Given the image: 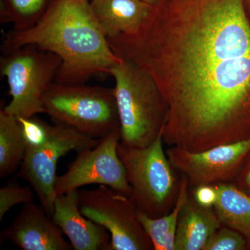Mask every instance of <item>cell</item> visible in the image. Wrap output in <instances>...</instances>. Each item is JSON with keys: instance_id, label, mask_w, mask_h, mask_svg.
I'll use <instances>...</instances> for the list:
<instances>
[{"instance_id": "obj_15", "label": "cell", "mask_w": 250, "mask_h": 250, "mask_svg": "<svg viewBox=\"0 0 250 250\" xmlns=\"http://www.w3.org/2000/svg\"><path fill=\"white\" fill-rule=\"evenodd\" d=\"M215 186L218 198L213 208L220 223L246 237L250 247V195L229 182Z\"/></svg>"}, {"instance_id": "obj_14", "label": "cell", "mask_w": 250, "mask_h": 250, "mask_svg": "<svg viewBox=\"0 0 250 250\" xmlns=\"http://www.w3.org/2000/svg\"><path fill=\"white\" fill-rule=\"evenodd\" d=\"M221 226L213 207L198 205L190 192L179 214L175 250H204L210 237Z\"/></svg>"}, {"instance_id": "obj_18", "label": "cell", "mask_w": 250, "mask_h": 250, "mask_svg": "<svg viewBox=\"0 0 250 250\" xmlns=\"http://www.w3.org/2000/svg\"><path fill=\"white\" fill-rule=\"evenodd\" d=\"M52 1L5 0L1 10V21L12 23L13 30H25L34 26L41 19Z\"/></svg>"}, {"instance_id": "obj_6", "label": "cell", "mask_w": 250, "mask_h": 250, "mask_svg": "<svg viewBox=\"0 0 250 250\" xmlns=\"http://www.w3.org/2000/svg\"><path fill=\"white\" fill-rule=\"evenodd\" d=\"M62 59L34 45L14 49L0 59L1 75L7 81L11 100L2 108L17 118L44 113L42 98L55 81Z\"/></svg>"}, {"instance_id": "obj_9", "label": "cell", "mask_w": 250, "mask_h": 250, "mask_svg": "<svg viewBox=\"0 0 250 250\" xmlns=\"http://www.w3.org/2000/svg\"><path fill=\"white\" fill-rule=\"evenodd\" d=\"M120 143L121 132L117 129L100 139L95 147L77 152L66 172L57 177L56 195L75 191L90 184H99L131 196L132 190L118 155Z\"/></svg>"}, {"instance_id": "obj_12", "label": "cell", "mask_w": 250, "mask_h": 250, "mask_svg": "<svg viewBox=\"0 0 250 250\" xmlns=\"http://www.w3.org/2000/svg\"><path fill=\"white\" fill-rule=\"evenodd\" d=\"M52 218L70 240L73 250H107L111 235L103 226L82 214L77 190L57 196Z\"/></svg>"}, {"instance_id": "obj_20", "label": "cell", "mask_w": 250, "mask_h": 250, "mask_svg": "<svg viewBox=\"0 0 250 250\" xmlns=\"http://www.w3.org/2000/svg\"><path fill=\"white\" fill-rule=\"evenodd\" d=\"M32 187L9 184L0 188V220L14 206L29 203L34 198Z\"/></svg>"}, {"instance_id": "obj_3", "label": "cell", "mask_w": 250, "mask_h": 250, "mask_svg": "<svg viewBox=\"0 0 250 250\" xmlns=\"http://www.w3.org/2000/svg\"><path fill=\"white\" fill-rule=\"evenodd\" d=\"M120 121L121 143L146 147L164 132L168 108L159 86L142 67L123 59L110 70Z\"/></svg>"}, {"instance_id": "obj_24", "label": "cell", "mask_w": 250, "mask_h": 250, "mask_svg": "<svg viewBox=\"0 0 250 250\" xmlns=\"http://www.w3.org/2000/svg\"><path fill=\"white\" fill-rule=\"evenodd\" d=\"M141 1H144V2L147 3L149 5H154L156 4L159 0H141Z\"/></svg>"}, {"instance_id": "obj_2", "label": "cell", "mask_w": 250, "mask_h": 250, "mask_svg": "<svg viewBox=\"0 0 250 250\" xmlns=\"http://www.w3.org/2000/svg\"><path fill=\"white\" fill-rule=\"evenodd\" d=\"M25 45L62 59L54 82L63 84H84L95 75L109 74L123 61L110 47L88 0H53L34 26L6 34L2 50L8 53Z\"/></svg>"}, {"instance_id": "obj_13", "label": "cell", "mask_w": 250, "mask_h": 250, "mask_svg": "<svg viewBox=\"0 0 250 250\" xmlns=\"http://www.w3.org/2000/svg\"><path fill=\"white\" fill-rule=\"evenodd\" d=\"M99 27L108 39L137 32L152 9L141 0H92Z\"/></svg>"}, {"instance_id": "obj_19", "label": "cell", "mask_w": 250, "mask_h": 250, "mask_svg": "<svg viewBox=\"0 0 250 250\" xmlns=\"http://www.w3.org/2000/svg\"><path fill=\"white\" fill-rule=\"evenodd\" d=\"M248 248L246 237L233 229L222 225L210 237L204 250H244Z\"/></svg>"}, {"instance_id": "obj_21", "label": "cell", "mask_w": 250, "mask_h": 250, "mask_svg": "<svg viewBox=\"0 0 250 250\" xmlns=\"http://www.w3.org/2000/svg\"><path fill=\"white\" fill-rule=\"evenodd\" d=\"M22 126L23 135L27 146L39 147L45 142L48 136L49 126L39 118H18Z\"/></svg>"}, {"instance_id": "obj_17", "label": "cell", "mask_w": 250, "mask_h": 250, "mask_svg": "<svg viewBox=\"0 0 250 250\" xmlns=\"http://www.w3.org/2000/svg\"><path fill=\"white\" fill-rule=\"evenodd\" d=\"M27 144L16 117L0 111V177L12 174L22 164Z\"/></svg>"}, {"instance_id": "obj_4", "label": "cell", "mask_w": 250, "mask_h": 250, "mask_svg": "<svg viewBox=\"0 0 250 250\" xmlns=\"http://www.w3.org/2000/svg\"><path fill=\"white\" fill-rule=\"evenodd\" d=\"M161 133L146 147H127L120 143L118 152L131 186L138 210L152 218L170 213L178 197L179 179L164 149Z\"/></svg>"}, {"instance_id": "obj_23", "label": "cell", "mask_w": 250, "mask_h": 250, "mask_svg": "<svg viewBox=\"0 0 250 250\" xmlns=\"http://www.w3.org/2000/svg\"><path fill=\"white\" fill-rule=\"evenodd\" d=\"M245 164L246 166L243 169L241 167L239 173L236 177L238 181V184L236 185L242 190L250 195V154L247 158Z\"/></svg>"}, {"instance_id": "obj_1", "label": "cell", "mask_w": 250, "mask_h": 250, "mask_svg": "<svg viewBox=\"0 0 250 250\" xmlns=\"http://www.w3.org/2000/svg\"><path fill=\"white\" fill-rule=\"evenodd\" d=\"M245 0H159L137 32L108 39L152 76L168 108L164 142L190 152L250 137Z\"/></svg>"}, {"instance_id": "obj_11", "label": "cell", "mask_w": 250, "mask_h": 250, "mask_svg": "<svg viewBox=\"0 0 250 250\" xmlns=\"http://www.w3.org/2000/svg\"><path fill=\"white\" fill-rule=\"evenodd\" d=\"M61 229L42 206L24 204L1 236L24 250H71Z\"/></svg>"}, {"instance_id": "obj_10", "label": "cell", "mask_w": 250, "mask_h": 250, "mask_svg": "<svg viewBox=\"0 0 250 250\" xmlns=\"http://www.w3.org/2000/svg\"><path fill=\"white\" fill-rule=\"evenodd\" d=\"M250 154V137L200 152L177 147L166 150L174 170L194 187L229 182L236 178Z\"/></svg>"}, {"instance_id": "obj_8", "label": "cell", "mask_w": 250, "mask_h": 250, "mask_svg": "<svg viewBox=\"0 0 250 250\" xmlns=\"http://www.w3.org/2000/svg\"><path fill=\"white\" fill-rule=\"evenodd\" d=\"M100 139H93L65 125H49L48 136L39 147L27 146L18 176L29 182L41 205L52 217L57 195V163L71 151L95 147Z\"/></svg>"}, {"instance_id": "obj_5", "label": "cell", "mask_w": 250, "mask_h": 250, "mask_svg": "<svg viewBox=\"0 0 250 250\" xmlns=\"http://www.w3.org/2000/svg\"><path fill=\"white\" fill-rule=\"evenodd\" d=\"M42 107L54 124L69 126L93 139H103L120 129L111 88L54 82L44 95Z\"/></svg>"}, {"instance_id": "obj_22", "label": "cell", "mask_w": 250, "mask_h": 250, "mask_svg": "<svg viewBox=\"0 0 250 250\" xmlns=\"http://www.w3.org/2000/svg\"><path fill=\"white\" fill-rule=\"evenodd\" d=\"M191 193L194 200L198 205L207 208H213L218 198V191L215 184L197 186Z\"/></svg>"}, {"instance_id": "obj_16", "label": "cell", "mask_w": 250, "mask_h": 250, "mask_svg": "<svg viewBox=\"0 0 250 250\" xmlns=\"http://www.w3.org/2000/svg\"><path fill=\"white\" fill-rule=\"evenodd\" d=\"M188 188L187 179L181 177L177 202L167 214L159 218H152L137 209L138 220L152 241L154 250H175L177 223L181 210L190 194Z\"/></svg>"}, {"instance_id": "obj_25", "label": "cell", "mask_w": 250, "mask_h": 250, "mask_svg": "<svg viewBox=\"0 0 250 250\" xmlns=\"http://www.w3.org/2000/svg\"><path fill=\"white\" fill-rule=\"evenodd\" d=\"M245 2H246L247 6H248L250 11V0H245Z\"/></svg>"}, {"instance_id": "obj_7", "label": "cell", "mask_w": 250, "mask_h": 250, "mask_svg": "<svg viewBox=\"0 0 250 250\" xmlns=\"http://www.w3.org/2000/svg\"><path fill=\"white\" fill-rule=\"evenodd\" d=\"M77 197L82 214L111 235L106 250H154L130 197L104 185L94 190H77Z\"/></svg>"}]
</instances>
